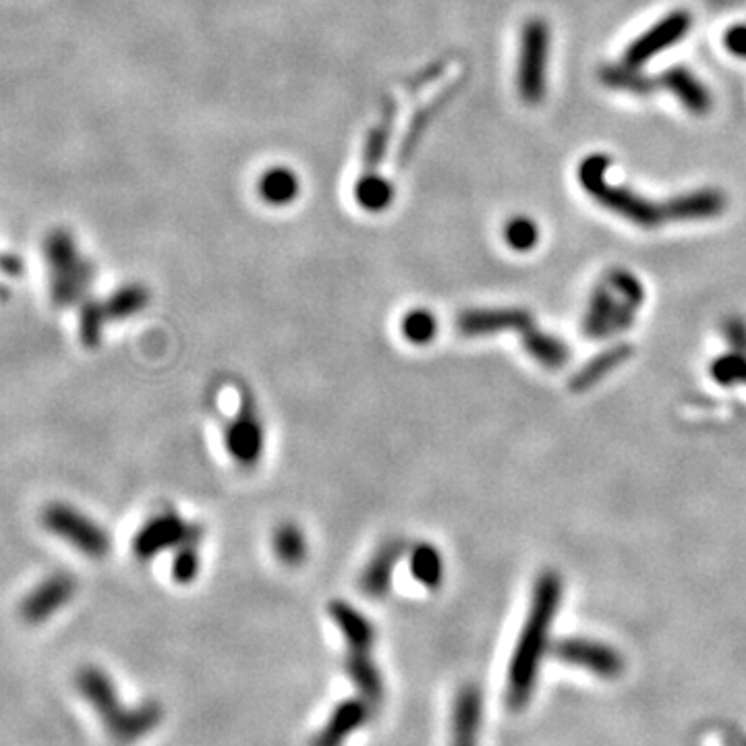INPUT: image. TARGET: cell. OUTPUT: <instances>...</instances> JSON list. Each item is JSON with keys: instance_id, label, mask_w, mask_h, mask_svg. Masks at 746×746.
Instances as JSON below:
<instances>
[{"instance_id": "obj_1", "label": "cell", "mask_w": 746, "mask_h": 746, "mask_svg": "<svg viewBox=\"0 0 746 746\" xmlns=\"http://www.w3.org/2000/svg\"><path fill=\"white\" fill-rule=\"evenodd\" d=\"M560 597L562 579L556 572H543L535 583L529 616L508 668L506 701L512 709L525 707L535 693L537 674L541 668V659L545 651H548L550 630L560 606Z\"/></svg>"}, {"instance_id": "obj_2", "label": "cell", "mask_w": 746, "mask_h": 746, "mask_svg": "<svg viewBox=\"0 0 746 746\" xmlns=\"http://www.w3.org/2000/svg\"><path fill=\"white\" fill-rule=\"evenodd\" d=\"M610 164L606 154H591L579 164V183L599 206L643 228H657L670 222L666 202L659 204L624 185L608 183Z\"/></svg>"}, {"instance_id": "obj_3", "label": "cell", "mask_w": 746, "mask_h": 746, "mask_svg": "<svg viewBox=\"0 0 746 746\" xmlns=\"http://www.w3.org/2000/svg\"><path fill=\"white\" fill-rule=\"evenodd\" d=\"M44 260L50 272L52 303L56 307L83 303L94 280V266L79 253L75 237L65 228H56L44 241Z\"/></svg>"}, {"instance_id": "obj_4", "label": "cell", "mask_w": 746, "mask_h": 746, "mask_svg": "<svg viewBox=\"0 0 746 746\" xmlns=\"http://www.w3.org/2000/svg\"><path fill=\"white\" fill-rule=\"evenodd\" d=\"M81 688L104 713L112 734L121 740H137L152 732L162 720V707L146 703L139 709H123L114 697L110 680L100 670H85L81 674Z\"/></svg>"}, {"instance_id": "obj_5", "label": "cell", "mask_w": 746, "mask_h": 746, "mask_svg": "<svg viewBox=\"0 0 746 746\" xmlns=\"http://www.w3.org/2000/svg\"><path fill=\"white\" fill-rule=\"evenodd\" d=\"M552 48L550 25L535 17L527 21L521 36L519 71H516V88L521 100L529 106H537L548 90V63Z\"/></svg>"}, {"instance_id": "obj_6", "label": "cell", "mask_w": 746, "mask_h": 746, "mask_svg": "<svg viewBox=\"0 0 746 746\" xmlns=\"http://www.w3.org/2000/svg\"><path fill=\"white\" fill-rule=\"evenodd\" d=\"M42 525L48 533L67 541L77 552L90 558H104L110 552L108 533L88 514L69 504L54 502L46 506L42 512Z\"/></svg>"}, {"instance_id": "obj_7", "label": "cell", "mask_w": 746, "mask_h": 746, "mask_svg": "<svg viewBox=\"0 0 746 746\" xmlns=\"http://www.w3.org/2000/svg\"><path fill=\"white\" fill-rule=\"evenodd\" d=\"M202 537V527L185 523L179 514L164 512L154 516L152 521H148L139 529V533L133 539V552L139 560H150L170 548L199 545Z\"/></svg>"}, {"instance_id": "obj_8", "label": "cell", "mask_w": 746, "mask_h": 746, "mask_svg": "<svg viewBox=\"0 0 746 746\" xmlns=\"http://www.w3.org/2000/svg\"><path fill=\"white\" fill-rule=\"evenodd\" d=\"M637 309V305L620 299V295L612 289V284L606 280L591 295L583 330L589 338H608L633 324Z\"/></svg>"}, {"instance_id": "obj_9", "label": "cell", "mask_w": 746, "mask_h": 746, "mask_svg": "<svg viewBox=\"0 0 746 746\" xmlns=\"http://www.w3.org/2000/svg\"><path fill=\"white\" fill-rule=\"evenodd\" d=\"M693 27V17L688 11H674L662 21H657L651 30L641 34L633 44L626 48L624 61L630 65H645L647 61L655 59L657 54H662L664 50L672 48L680 40L686 38V34L691 32Z\"/></svg>"}, {"instance_id": "obj_10", "label": "cell", "mask_w": 746, "mask_h": 746, "mask_svg": "<svg viewBox=\"0 0 746 746\" xmlns=\"http://www.w3.org/2000/svg\"><path fill=\"white\" fill-rule=\"evenodd\" d=\"M554 655L564 664L583 668L601 678H616L624 670L622 655L606 643L589 639H564L554 647Z\"/></svg>"}, {"instance_id": "obj_11", "label": "cell", "mask_w": 746, "mask_h": 746, "mask_svg": "<svg viewBox=\"0 0 746 746\" xmlns=\"http://www.w3.org/2000/svg\"><path fill=\"white\" fill-rule=\"evenodd\" d=\"M226 448L243 467H253L264 452V427L251 398H243L237 417L226 427Z\"/></svg>"}, {"instance_id": "obj_12", "label": "cell", "mask_w": 746, "mask_h": 746, "mask_svg": "<svg viewBox=\"0 0 746 746\" xmlns=\"http://www.w3.org/2000/svg\"><path fill=\"white\" fill-rule=\"evenodd\" d=\"M533 324V315L525 309L500 307V309H469L458 315L456 330L467 338L494 336L500 332H525Z\"/></svg>"}, {"instance_id": "obj_13", "label": "cell", "mask_w": 746, "mask_h": 746, "mask_svg": "<svg viewBox=\"0 0 746 746\" xmlns=\"http://www.w3.org/2000/svg\"><path fill=\"white\" fill-rule=\"evenodd\" d=\"M77 591V583L67 572H54L25 595L21 612L30 622H42L67 606Z\"/></svg>"}, {"instance_id": "obj_14", "label": "cell", "mask_w": 746, "mask_h": 746, "mask_svg": "<svg viewBox=\"0 0 746 746\" xmlns=\"http://www.w3.org/2000/svg\"><path fill=\"white\" fill-rule=\"evenodd\" d=\"M371 639L347 641V674L359 691V695L371 705L378 707L384 701V680L371 657Z\"/></svg>"}, {"instance_id": "obj_15", "label": "cell", "mask_w": 746, "mask_h": 746, "mask_svg": "<svg viewBox=\"0 0 746 746\" xmlns=\"http://www.w3.org/2000/svg\"><path fill=\"white\" fill-rule=\"evenodd\" d=\"M373 709L363 697L347 699L334 707L324 728L311 740V746H342L361 726L369 722Z\"/></svg>"}, {"instance_id": "obj_16", "label": "cell", "mask_w": 746, "mask_h": 746, "mask_svg": "<svg viewBox=\"0 0 746 746\" xmlns=\"http://www.w3.org/2000/svg\"><path fill=\"white\" fill-rule=\"evenodd\" d=\"M726 195L720 189H695L666 202L670 222H701L717 218L726 210Z\"/></svg>"}, {"instance_id": "obj_17", "label": "cell", "mask_w": 746, "mask_h": 746, "mask_svg": "<svg viewBox=\"0 0 746 746\" xmlns=\"http://www.w3.org/2000/svg\"><path fill=\"white\" fill-rule=\"evenodd\" d=\"M483 722V697L477 686H465L456 695L452 709L450 746H477Z\"/></svg>"}, {"instance_id": "obj_18", "label": "cell", "mask_w": 746, "mask_h": 746, "mask_svg": "<svg viewBox=\"0 0 746 746\" xmlns=\"http://www.w3.org/2000/svg\"><path fill=\"white\" fill-rule=\"evenodd\" d=\"M659 88H666L688 112L707 114L713 98L705 83L684 65H674L659 75Z\"/></svg>"}, {"instance_id": "obj_19", "label": "cell", "mask_w": 746, "mask_h": 746, "mask_svg": "<svg viewBox=\"0 0 746 746\" xmlns=\"http://www.w3.org/2000/svg\"><path fill=\"white\" fill-rule=\"evenodd\" d=\"M405 554L407 543L403 539H388L386 543H382L380 550L373 554L367 568L363 570L361 589L373 599L384 597L390 591L394 568Z\"/></svg>"}, {"instance_id": "obj_20", "label": "cell", "mask_w": 746, "mask_h": 746, "mask_svg": "<svg viewBox=\"0 0 746 746\" xmlns=\"http://www.w3.org/2000/svg\"><path fill=\"white\" fill-rule=\"evenodd\" d=\"M396 114H398L396 102L392 98H386V102L382 104L380 121L369 129L367 139H365V146H363V168L365 170H378L380 164L384 162L388 148H390V141H392Z\"/></svg>"}, {"instance_id": "obj_21", "label": "cell", "mask_w": 746, "mask_h": 746, "mask_svg": "<svg viewBox=\"0 0 746 746\" xmlns=\"http://www.w3.org/2000/svg\"><path fill=\"white\" fill-rule=\"evenodd\" d=\"M599 77L606 88L633 96H649L659 88V79L649 77L641 71V67L630 65L626 61L620 65H606L601 69Z\"/></svg>"}, {"instance_id": "obj_22", "label": "cell", "mask_w": 746, "mask_h": 746, "mask_svg": "<svg viewBox=\"0 0 746 746\" xmlns=\"http://www.w3.org/2000/svg\"><path fill=\"white\" fill-rule=\"evenodd\" d=\"M301 191V181L291 168L274 166L266 170L257 183V193L264 199L268 206L282 208L293 204Z\"/></svg>"}, {"instance_id": "obj_23", "label": "cell", "mask_w": 746, "mask_h": 746, "mask_svg": "<svg viewBox=\"0 0 746 746\" xmlns=\"http://www.w3.org/2000/svg\"><path fill=\"white\" fill-rule=\"evenodd\" d=\"M633 357V347L628 344H618V347H612L591 359L581 371H577L575 376L570 380V390L572 392H585L593 388L601 378L608 376L610 371H614L618 365H622L626 359Z\"/></svg>"}, {"instance_id": "obj_24", "label": "cell", "mask_w": 746, "mask_h": 746, "mask_svg": "<svg viewBox=\"0 0 746 746\" xmlns=\"http://www.w3.org/2000/svg\"><path fill=\"white\" fill-rule=\"evenodd\" d=\"M355 199L365 212H384L394 202V187L378 170H365L357 179Z\"/></svg>"}, {"instance_id": "obj_25", "label": "cell", "mask_w": 746, "mask_h": 746, "mask_svg": "<svg viewBox=\"0 0 746 746\" xmlns=\"http://www.w3.org/2000/svg\"><path fill=\"white\" fill-rule=\"evenodd\" d=\"M523 347L525 351L537 361L541 363L543 367H550V369H558L560 365H564L570 357V351L566 344L562 340H558L556 336L552 334H543L541 330H537L535 326H531L529 330H525L523 334Z\"/></svg>"}, {"instance_id": "obj_26", "label": "cell", "mask_w": 746, "mask_h": 746, "mask_svg": "<svg viewBox=\"0 0 746 746\" xmlns=\"http://www.w3.org/2000/svg\"><path fill=\"white\" fill-rule=\"evenodd\" d=\"M148 303H150V291L146 289V286L131 282V284L121 286L119 291H114L104 301V309L110 322H123L146 309Z\"/></svg>"}, {"instance_id": "obj_27", "label": "cell", "mask_w": 746, "mask_h": 746, "mask_svg": "<svg viewBox=\"0 0 746 746\" xmlns=\"http://www.w3.org/2000/svg\"><path fill=\"white\" fill-rule=\"evenodd\" d=\"M411 572L413 577L429 587V589H438L444 579V560L442 554L436 550V545L432 543H417L415 548H411Z\"/></svg>"}, {"instance_id": "obj_28", "label": "cell", "mask_w": 746, "mask_h": 746, "mask_svg": "<svg viewBox=\"0 0 746 746\" xmlns=\"http://www.w3.org/2000/svg\"><path fill=\"white\" fill-rule=\"evenodd\" d=\"M452 98V92H444L440 94L436 100H432L429 104H425L417 114L415 119L411 121V125L407 127V133H405V139L403 143H400V160L403 162H409V158L413 156V150L419 146V141L423 137V133L432 127V121L436 119V114L446 106V102Z\"/></svg>"}, {"instance_id": "obj_29", "label": "cell", "mask_w": 746, "mask_h": 746, "mask_svg": "<svg viewBox=\"0 0 746 746\" xmlns=\"http://www.w3.org/2000/svg\"><path fill=\"white\" fill-rule=\"evenodd\" d=\"M272 545H274V554L286 566H299L307 558L305 533L301 531V527L293 523H284L276 529Z\"/></svg>"}, {"instance_id": "obj_30", "label": "cell", "mask_w": 746, "mask_h": 746, "mask_svg": "<svg viewBox=\"0 0 746 746\" xmlns=\"http://www.w3.org/2000/svg\"><path fill=\"white\" fill-rule=\"evenodd\" d=\"M108 315L104 309V301L85 299L79 311V338L88 349L98 347L104 336V328L108 324Z\"/></svg>"}, {"instance_id": "obj_31", "label": "cell", "mask_w": 746, "mask_h": 746, "mask_svg": "<svg viewBox=\"0 0 746 746\" xmlns=\"http://www.w3.org/2000/svg\"><path fill=\"white\" fill-rule=\"evenodd\" d=\"M504 239L514 251H531L539 241V226L527 216H514L504 226Z\"/></svg>"}, {"instance_id": "obj_32", "label": "cell", "mask_w": 746, "mask_h": 746, "mask_svg": "<svg viewBox=\"0 0 746 746\" xmlns=\"http://www.w3.org/2000/svg\"><path fill=\"white\" fill-rule=\"evenodd\" d=\"M403 334L407 340L415 344L432 342L438 334V320L432 311L427 309H413L405 315L403 320Z\"/></svg>"}, {"instance_id": "obj_33", "label": "cell", "mask_w": 746, "mask_h": 746, "mask_svg": "<svg viewBox=\"0 0 746 746\" xmlns=\"http://www.w3.org/2000/svg\"><path fill=\"white\" fill-rule=\"evenodd\" d=\"M711 376L722 386L746 384V353L736 351L720 357L711 365Z\"/></svg>"}, {"instance_id": "obj_34", "label": "cell", "mask_w": 746, "mask_h": 746, "mask_svg": "<svg viewBox=\"0 0 746 746\" xmlns=\"http://www.w3.org/2000/svg\"><path fill=\"white\" fill-rule=\"evenodd\" d=\"M608 282L612 284V289L620 295V299H624L626 303H633L637 307L643 305L645 291H643V284L639 282L637 276H633L626 270H616L608 276Z\"/></svg>"}, {"instance_id": "obj_35", "label": "cell", "mask_w": 746, "mask_h": 746, "mask_svg": "<svg viewBox=\"0 0 746 746\" xmlns=\"http://www.w3.org/2000/svg\"><path fill=\"white\" fill-rule=\"evenodd\" d=\"M177 556L172 560V577L179 583H191L199 572V554L197 545H181Z\"/></svg>"}, {"instance_id": "obj_36", "label": "cell", "mask_w": 746, "mask_h": 746, "mask_svg": "<svg viewBox=\"0 0 746 746\" xmlns=\"http://www.w3.org/2000/svg\"><path fill=\"white\" fill-rule=\"evenodd\" d=\"M724 44L730 54L738 59H746V25H734L726 32Z\"/></svg>"}, {"instance_id": "obj_37", "label": "cell", "mask_w": 746, "mask_h": 746, "mask_svg": "<svg viewBox=\"0 0 746 746\" xmlns=\"http://www.w3.org/2000/svg\"><path fill=\"white\" fill-rule=\"evenodd\" d=\"M724 334L728 342L732 344V349L738 353H746V324L740 318H732L724 326Z\"/></svg>"}, {"instance_id": "obj_38", "label": "cell", "mask_w": 746, "mask_h": 746, "mask_svg": "<svg viewBox=\"0 0 746 746\" xmlns=\"http://www.w3.org/2000/svg\"><path fill=\"white\" fill-rule=\"evenodd\" d=\"M0 270L9 274V276H17V274H21L23 266H21V260L17 255L3 253V255H0Z\"/></svg>"}]
</instances>
